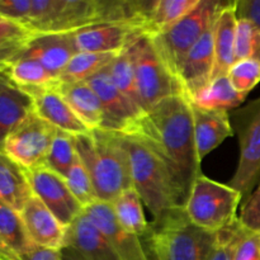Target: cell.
I'll return each mask as SVG.
<instances>
[{
    "instance_id": "cell-1",
    "label": "cell",
    "mask_w": 260,
    "mask_h": 260,
    "mask_svg": "<svg viewBox=\"0 0 260 260\" xmlns=\"http://www.w3.org/2000/svg\"><path fill=\"white\" fill-rule=\"evenodd\" d=\"M127 135L142 140L164 162L184 208L196 179L202 174L189 99L183 94L164 99L145 112Z\"/></svg>"
},
{
    "instance_id": "cell-27",
    "label": "cell",
    "mask_w": 260,
    "mask_h": 260,
    "mask_svg": "<svg viewBox=\"0 0 260 260\" xmlns=\"http://www.w3.org/2000/svg\"><path fill=\"white\" fill-rule=\"evenodd\" d=\"M118 222L134 235L144 240L150 233V223L144 212V202L134 187L123 190L111 203Z\"/></svg>"
},
{
    "instance_id": "cell-14",
    "label": "cell",
    "mask_w": 260,
    "mask_h": 260,
    "mask_svg": "<svg viewBox=\"0 0 260 260\" xmlns=\"http://www.w3.org/2000/svg\"><path fill=\"white\" fill-rule=\"evenodd\" d=\"M84 213L106 236L121 260H149L142 239L118 222L111 203L98 200L84 208Z\"/></svg>"
},
{
    "instance_id": "cell-15",
    "label": "cell",
    "mask_w": 260,
    "mask_h": 260,
    "mask_svg": "<svg viewBox=\"0 0 260 260\" xmlns=\"http://www.w3.org/2000/svg\"><path fill=\"white\" fill-rule=\"evenodd\" d=\"M73 33L76 52L118 53L142 30L127 23H95Z\"/></svg>"
},
{
    "instance_id": "cell-29",
    "label": "cell",
    "mask_w": 260,
    "mask_h": 260,
    "mask_svg": "<svg viewBox=\"0 0 260 260\" xmlns=\"http://www.w3.org/2000/svg\"><path fill=\"white\" fill-rule=\"evenodd\" d=\"M117 53L78 52L58 76L61 81H86L111 65Z\"/></svg>"
},
{
    "instance_id": "cell-39",
    "label": "cell",
    "mask_w": 260,
    "mask_h": 260,
    "mask_svg": "<svg viewBox=\"0 0 260 260\" xmlns=\"http://www.w3.org/2000/svg\"><path fill=\"white\" fill-rule=\"evenodd\" d=\"M30 10V0H0V18L20 23L25 27Z\"/></svg>"
},
{
    "instance_id": "cell-43",
    "label": "cell",
    "mask_w": 260,
    "mask_h": 260,
    "mask_svg": "<svg viewBox=\"0 0 260 260\" xmlns=\"http://www.w3.org/2000/svg\"><path fill=\"white\" fill-rule=\"evenodd\" d=\"M61 255H62V260H88L71 246H63L61 249Z\"/></svg>"
},
{
    "instance_id": "cell-6",
    "label": "cell",
    "mask_w": 260,
    "mask_h": 260,
    "mask_svg": "<svg viewBox=\"0 0 260 260\" xmlns=\"http://www.w3.org/2000/svg\"><path fill=\"white\" fill-rule=\"evenodd\" d=\"M241 203L243 198L238 190L201 174L190 189L184 212L194 225L220 233L239 220Z\"/></svg>"
},
{
    "instance_id": "cell-24",
    "label": "cell",
    "mask_w": 260,
    "mask_h": 260,
    "mask_svg": "<svg viewBox=\"0 0 260 260\" xmlns=\"http://www.w3.org/2000/svg\"><path fill=\"white\" fill-rule=\"evenodd\" d=\"M32 111L30 96L0 76V150L8 135Z\"/></svg>"
},
{
    "instance_id": "cell-23",
    "label": "cell",
    "mask_w": 260,
    "mask_h": 260,
    "mask_svg": "<svg viewBox=\"0 0 260 260\" xmlns=\"http://www.w3.org/2000/svg\"><path fill=\"white\" fill-rule=\"evenodd\" d=\"M32 196L27 170L0 150V201L20 212Z\"/></svg>"
},
{
    "instance_id": "cell-38",
    "label": "cell",
    "mask_w": 260,
    "mask_h": 260,
    "mask_svg": "<svg viewBox=\"0 0 260 260\" xmlns=\"http://www.w3.org/2000/svg\"><path fill=\"white\" fill-rule=\"evenodd\" d=\"M239 221L248 230L260 234V183L241 207Z\"/></svg>"
},
{
    "instance_id": "cell-5",
    "label": "cell",
    "mask_w": 260,
    "mask_h": 260,
    "mask_svg": "<svg viewBox=\"0 0 260 260\" xmlns=\"http://www.w3.org/2000/svg\"><path fill=\"white\" fill-rule=\"evenodd\" d=\"M228 3L220 0H198V4L170 29L161 35L151 36L162 62L177 80L185 56L212 27L217 15Z\"/></svg>"
},
{
    "instance_id": "cell-41",
    "label": "cell",
    "mask_w": 260,
    "mask_h": 260,
    "mask_svg": "<svg viewBox=\"0 0 260 260\" xmlns=\"http://www.w3.org/2000/svg\"><path fill=\"white\" fill-rule=\"evenodd\" d=\"M239 220L234 225L223 229L220 231V244L216 249L215 254L211 260H230L231 259V249H233L234 238H235L236 229H238Z\"/></svg>"
},
{
    "instance_id": "cell-34",
    "label": "cell",
    "mask_w": 260,
    "mask_h": 260,
    "mask_svg": "<svg viewBox=\"0 0 260 260\" xmlns=\"http://www.w3.org/2000/svg\"><path fill=\"white\" fill-rule=\"evenodd\" d=\"M228 76L239 93L248 95L260 83V63L251 57L236 61Z\"/></svg>"
},
{
    "instance_id": "cell-45",
    "label": "cell",
    "mask_w": 260,
    "mask_h": 260,
    "mask_svg": "<svg viewBox=\"0 0 260 260\" xmlns=\"http://www.w3.org/2000/svg\"><path fill=\"white\" fill-rule=\"evenodd\" d=\"M251 58L256 60L260 63V33H256L255 42H254L253 53H251Z\"/></svg>"
},
{
    "instance_id": "cell-21",
    "label": "cell",
    "mask_w": 260,
    "mask_h": 260,
    "mask_svg": "<svg viewBox=\"0 0 260 260\" xmlns=\"http://www.w3.org/2000/svg\"><path fill=\"white\" fill-rule=\"evenodd\" d=\"M235 2H229L217 15L213 24V51H215V69L212 79L226 76L231 66L235 63L236 43Z\"/></svg>"
},
{
    "instance_id": "cell-22",
    "label": "cell",
    "mask_w": 260,
    "mask_h": 260,
    "mask_svg": "<svg viewBox=\"0 0 260 260\" xmlns=\"http://www.w3.org/2000/svg\"><path fill=\"white\" fill-rule=\"evenodd\" d=\"M56 89L89 129L103 127V109L95 91L86 81H61Z\"/></svg>"
},
{
    "instance_id": "cell-32",
    "label": "cell",
    "mask_w": 260,
    "mask_h": 260,
    "mask_svg": "<svg viewBox=\"0 0 260 260\" xmlns=\"http://www.w3.org/2000/svg\"><path fill=\"white\" fill-rule=\"evenodd\" d=\"M109 74H111L112 80L116 84L117 88L142 111L139 98V90H137L134 62H132L129 52L127 51V47L117 53L116 57L113 58V61L109 65Z\"/></svg>"
},
{
    "instance_id": "cell-28",
    "label": "cell",
    "mask_w": 260,
    "mask_h": 260,
    "mask_svg": "<svg viewBox=\"0 0 260 260\" xmlns=\"http://www.w3.org/2000/svg\"><path fill=\"white\" fill-rule=\"evenodd\" d=\"M197 4L198 0H152L144 33L157 36L167 32Z\"/></svg>"
},
{
    "instance_id": "cell-13",
    "label": "cell",
    "mask_w": 260,
    "mask_h": 260,
    "mask_svg": "<svg viewBox=\"0 0 260 260\" xmlns=\"http://www.w3.org/2000/svg\"><path fill=\"white\" fill-rule=\"evenodd\" d=\"M75 53L78 52L71 32L32 33L7 61L17 57L32 58L58 79Z\"/></svg>"
},
{
    "instance_id": "cell-4",
    "label": "cell",
    "mask_w": 260,
    "mask_h": 260,
    "mask_svg": "<svg viewBox=\"0 0 260 260\" xmlns=\"http://www.w3.org/2000/svg\"><path fill=\"white\" fill-rule=\"evenodd\" d=\"M150 226L142 240L149 260H211L220 244V233L194 225L184 211Z\"/></svg>"
},
{
    "instance_id": "cell-31",
    "label": "cell",
    "mask_w": 260,
    "mask_h": 260,
    "mask_svg": "<svg viewBox=\"0 0 260 260\" xmlns=\"http://www.w3.org/2000/svg\"><path fill=\"white\" fill-rule=\"evenodd\" d=\"M78 159L75 137L68 132L56 129L50 151L46 157L45 167L65 178Z\"/></svg>"
},
{
    "instance_id": "cell-12",
    "label": "cell",
    "mask_w": 260,
    "mask_h": 260,
    "mask_svg": "<svg viewBox=\"0 0 260 260\" xmlns=\"http://www.w3.org/2000/svg\"><path fill=\"white\" fill-rule=\"evenodd\" d=\"M33 194L40 198L46 207L68 228L84 208L70 192L65 178L46 167L27 170Z\"/></svg>"
},
{
    "instance_id": "cell-33",
    "label": "cell",
    "mask_w": 260,
    "mask_h": 260,
    "mask_svg": "<svg viewBox=\"0 0 260 260\" xmlns=\"http://www.w3.org/2000/svg\"><path fill=\"white\" fill-rule=\"evenodd\" d=\"M65 180L68 183L70 192L73 193L75 200L80 203L83 208H86L91 203L98 201L90 175H89L88 170L84 167L81 160L79 159V156L76 161L74 162L73 167H71V169L69 170Z\"/></svg>"
},
{
    "instance_id": "cell-11",
    "label": "cell",
    "mask_w": 260,
    "mask_h": 260,
    "mask_svg": "<svg viewBox=\"0 0 260 260\" xmlns=\"http://www.w3.org/2000/svg\"><path fill=\"white\" fill-rule=\"evenodd\" d=\"M101 101L103 109V127L109 131L127 134L144 112L132 103L113 83L109 66L86 80Z\"/></svg>"
},
{
    "instance_id": "cell-40",
    "label": "cell",
    "mask_w": 260,
    "mask_h": 260,
    "mask_svg": "<svg viewBox=\"0 0 260 260\" xmlns=\"http://www.w3.org/2000/svg\"><path fill=\"white\" fill-rule=\"evenodd\" d=\"M236 17L250 22L260 33V0H236Z\"/></svg>"
},
{
    "instance_id": "cell-37",
    "label": "cell",
    "mask_w": 260,
    "mask_h": 260,
    "mask_svg": "<svg viewBox=\"0 0 260 260\" xmlns=\"http://www.w3.org/2000/svg\"><path fill=\"white\" fill-rule=\"evenodd\" d=\"M258 30L248 20L238 19L235 43V62L245 58H250L253 53L254 42Z\"/></svg>"
},
{
    "instance_id": "cell-10",
    "label": "cell",
    "mask_w": 260,
    "mask_h": 260,
    "mask_svg": "<svg viewBox=\"0 0 260 260\" xmlns=\"http://www.w3.org/2000/svg\"><path fill=\"white\" fill-rule=\"evenodd\" d=\"M55 134V127L32 111L8 135L2 150L25 170L45 167Z\"/></svg>"
},
{
    "instance_id": "cell-26",
    "label": "cell",
    "mask_w": 260,
    "mask_h": 260,
    "mask_svg": "<svg viewBox=\"0 0 260 260\" xmlns=\"http://www.w3.org/2000/svg\"><path fill=\"white\" fill-rule=\"evenodd\" d=\"M0 76L19 89L56 85L58 79L40 62L27 57H17L0 65Z\"/></svg>"
},
{
    "instance_id": "cell-19",
    "label": "cell",
    "mask_w": 260,
    "mask_h": 260,
    "mask_svg": "<svg viewBox=\"0 0 260 260\" xmlns=\"http://www.w3.org/2000/svg\"><path fill=\"white\" fill-rule=\"evenodd\" d=\"M192 106L193 127H194L196 149L201 162L213 150L217 149L226 139L234 136L230 113L211 111Z\"/></svg>"
},
{
    "instance_id": "cell-7",
    "label": "cell",
    "mask_w": 260,
    "mask_h": 260,
    "mask_svg": "<svg viewBox=\"0 0 260 260\" xmlns=\"http://www.w3.org/2000/svg\"><path fill=\"white\" fill-rule=\"evenodd\" d=\"M127 51L134 62L142 111H149L169 96L183 94L179 81L162 62L151 36H137L127 46Z\"/></svg>"
},
{
    "instance_id": "cell-8",
    "label": "cell",
    "mask_w": 260,
    "mask_h": 260,
    "mask_svg": "<svg viewBox=\"0 0 260 260\" xmlns=\"http://www.w3.org/2000/svg\"><path fill=\"white\" fill-rule=\"evenodd\" d=\"M230 121L240 156L229 185L240 193L243 206L260 183V96L233 111Z\"/></svg>"
},
{
    "instance_id": "cell-16",
    "label": "cell",
    "mask_w": 260,
    "mask_h": 260,
    "mask_svg": "<svg viewBox=\"0 0 260 260\" xmlns=\"http://www.w3.org/2000/svg\"><path fill=\"white\" fill-rule=\"evenodd\" d=\"M20 90L30 96L33 111L41 118L52 124L56 129L68 132L74 136L90 131L74 113L68 102L57 91L56 85L43 86V88H27L20 89Z\"/></svg>"
},
{
    "instance_id": "cell-18",
    "label": "cell",
    "mask_w": 260,
    "mask_h": 260,
    "mask_svg": "<svg viewBox=\"0 0 260 260\" xmlns=\"http://www.w3.org/2000/svg\"><path fill=\"white\" fill-rule=\"evenodd\" d=\"M215 24V23H213ZM215 51H213V25L201 37L185 56L178 80L183 94L188 99L205 88L213 76Z\"/></svg>"
},
{
    "instance_id": "cell-30",
    "label": "cell",
    "mask_w": 260,
    "mask_h": 260,
    "mask_svg": "<svg viewBox=\"0 0 260 260\" xmlns=\"http://www.w3.org/2000/svg\"><path fill=\"white\" fill-rule=\"evenodd\" d=\"M0 238L19 259L32 246L20 213L3 201H0Z\"/></svg>"
},
{
    "instance_id": "cell-36",
    "label": "cell",
    "mask_w": 260,
    "mask_h": 260,
    "mask_svg": "<svg viewBox=\"0 0 260 260\" xmlns=\"http://www.w3.org/2000/svg\"><path fill=\"white\" fill-rule=\"evenodd\" d=\"M230 260H260V234L248 230L239 221Z\"/></svg>"
},
{
    "instance_id": "cell-44",
    "label": "cell",
    "mask_w": 260,
    "mask_h": 260,
    "mask_svg": "<svg viewBox=\"0 0 260 260\" xmlns=\"http://www.w3.org/2000/svg\"><path fill=\"white\" fill-rule=\"evenodd\" d=\"M0 260H20L17 254L2 240V238H0Z\"/></svg>"
},
{
    "instance_id": "cell-9",
    "label": "cell",
    "mask_w": 260,
    "mask_h": 260,
    "mask_svg": "<svg viewBox=\"0 0 260 260\" xmlns=\"http://www.w3.org/2000/svg\"><path fill=\"white\" fill-rule=\"evenodd\" d=\"M101 23L99 0H30L25 28L32 33H69Z\"/></svg>"
},
{
    "instance_id": "cell-2",
    "label": "cell",
    "mask_w": 260,
    "mask_h": 260,
    "mask_svg": "<svg viewBox=\"0 0 260 260\" xmlns=\"http://www.w3.org/2000/svg\"><path fill=\"white\" fill-rule=\"evenodd\" d=\"M74 137L78 156L90 175L99 201L112 203L132 188L131 164L121 132L96 128Z\"/></svg>"
},
{
    "instance_id": "cell-17",
    "label": "cell",
    "mask_w": 260,
    "mask_h": 260,
    "mask_svg": "<svg viewBox=\"0 0 260 260\" xmlns=\"http://www.w3.org/2000/svg\"><path fill=\"white\" fill-rule=\"evenodd\" d=\"M19 213L30 243L57 250L65 246L68 228L60 222L40 198L33 194Z\"/></svg>"
},
{
    "instance_id": "cell-3",
    "label": "cell",
    "mask_w": 260,
    "mask_h": 260,
    "mask_svg": "<svg viewBox=\"0 0 260 260\" xmlns=\"http://www.w3.org/2000/svg\"><path fill=\"white\" fill-rule=\"evenodd\" d=\"M131 164L132 187L152 215L151 225H159L184 211L179 205L172 178L164 162L134 135L122 134Z\"/></svg>"
},
{
    "instance_id": "cell-20",
    "label": "cell",
    "mask_w": 260,
    "mask_h": 260,
    "mask_svg": "<svg viewBox=\"0 0 260 260\" xmlns=\"http://www.w3.org/2000/svg\"><path fill=\"white\" fill-rule=\"evenodd\" d=\"M65 246H71L88 260H121L106 236L86 217L84 211L66 229Z\"/></svg>"
},
{
    "instance_id": "cell-25",
    "label": "cell",
    "mask_w": 260,
    "mask_h": 260,
    "mask_svg": "<svg viewBox=\"0 0 260 260\" xmlns=\"http://www.w3.org/2000/svg\"><path fill=\"white\" fill-rule=\"evenodd\" d=\"M245 94H241L234 88L229 76H220L212 79L203 89L189 99L196 107L211 111L230 112L240 108L246 99Z\"/></svg>"
},
{
    "instance_id": "cell-42",
    "label": "cell",
    "mask_w": 260,
    "mask_h": 260,
    "mask_svg": "<svg viewBox=\"0 0 260 260\" xmlns=\"http://www.w3.org/2000/svg\"><path fill=\"white\" fill-rule=\"evenodd\" d=\"M20 260H62L61 250L43 248L32 244L29 249L20 256Z\"/></svg>"
},
{
    "instance_id": "cell-35",
    "label": "cell",
    "mask_w": 260,
    "mask_h": 260,
    "mask_svg": "<svg viewBox=\"0 0 260 260\" xmlns=\"http://www.w3.org/2000/svg\"><path fill=\"white\" fill-rule=\"evenodd\" d=\"M30 35L32 32L20 23L0 18V65L10 58Z\"/></svg>"
}]
</instances>
